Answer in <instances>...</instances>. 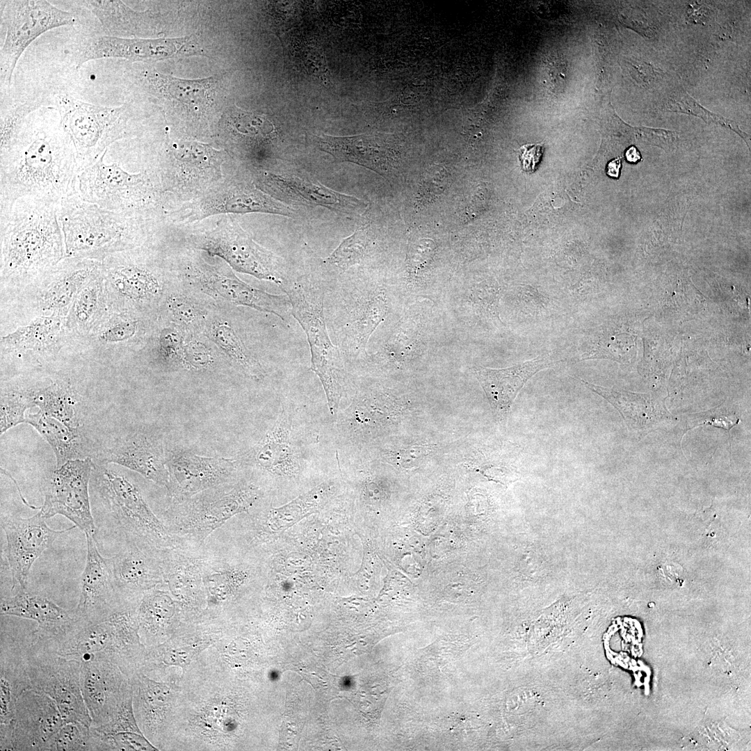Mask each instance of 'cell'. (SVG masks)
Returning <instances> with one entry per match:
<instances>
[{
    "mask_svg": "<svg viewBox=\"0 0 751 751\" xmlns=\"http://www.w3.org/2000/svg\"><path fill=\"white\" fill-rule=\"evenodd\" d=\"M78 174L75 151L60 122H26L13 146L0 156V217L22 197L60 202L75 191Z\"/></svg>",
    "mask_w": 751,
    "mask_h": 751,
    "instance_id": "1",
    "label": "cell"
},
{
    "mask_svg": "<svg viewBox=\"0 0 751 751\" xmlns=\"http://www.w3.org/2000/svg\"><path fill=\"white\" fill-rule=\"evenodd\" d=\"M60 202L22 197L0 217V293L38 280L66 257Z\"/></svg>",
    "mask_w": 751,
    "mask_h": 751,
    "instance_id": "2",
    "label": "cell"
},
{
    "mask_svg": "<svg viewBox=\"0 0 751 751\" xmlns=\"http://www.w3.org/2000/svg\"><path fill=\"white\" fill-rule=\"evenodd\" d=\"M58 218L66 257L100 261L147 245L158 226V218L102 208L83 200L76 189L60 200Z\"/></svg>",
    "mask_w": 751,
    "mask_h": 751,
    "instance_id": "3",
    "label": "cell"
},
{
    "mask_svg": "<svg viewBox=\"0 0 751 751\" xmlns=\"http://www.w3.org/2000/svg\"><path fill=\"white\" fill-rule=\"evenodd\" d=\"M102 271V261L65 257L32 284L1 299V333L40 316L66 318L76 296Z\"/></svg>",
    "mask_w": 751,
    "mask_h": 751,
    "instance_id": "4",
    "label": "cell"
},
{
    "mask_svg": "<svg viewBox=\"0 0 751 751\" xmlns=\"http://www.w3.org/2000/svg\"><path fill=\"white\" fill-rule=\"evenodd\" d=\"M280 286L289 299L291 315L306 334L311 353L310 369L318 377L329 410L335 416L345 394L346 375L341 353L328 331L325 287L306 276L286 277Z\"/></svg>",
    "mask_w": 751,
    "mask_h": 751,
    "instance_id": "5",
    "label": "cell"
},
{
    "mask_svg": "<svg viewBox=\"0 0 751 751\" xmlns=\"http://www.w3.org/2000/svg\"><path fill=\"white\" fill-rule=\"evenodd\" d=\"M31 644L62 657L81 662L92 657L106 659L125 674L135 667L141 650L134 612L121 609L95 623L82 620L66 633Z\"/></svg>",
    "mask_w": 751,
    "mask_h": 751,
    "instance_id": "6",
    "label": "cell"
},
{
    "mask_svg": "<svg viewBox=\"0 0 751 751\" xmlns=\"http://www.w3.org/2000/svg\"><path fill=\"white\" fill-rule=\"evenodd\" d=\"M106 150L79 172L76 191L80 197L111 211L158 216L163 191L156 172L132 173L118 163H107Z\"/></svg>",
    "mask_w": 751,
    "mask_h": 751,
    "instance_id": "7",
    "label": "cell"
},
{
    "mask_svg": "<svg viewBox=\"0 0 751 751\" xmlns=\"http://www.w3.org/2000/svg\"><path fill=\"white\" fill-rule=\"evenodd\" d=\"M60 124L70 139L79 172L99 159L114 142L129 134L126 105L93 104L61 94L55 98Z\"/></svg>",
    "mask_w": 751,
    "mask_h": 751,
    "instance_id": "8",
    "label": "cell"
},
{
    "mask_svg": "<svg viewBox=\"0 0 751 751\" xmlns=\"http://www.w3.org/2000/svg\"><path fill=\"white\" fill-rule=\"evenodd\" d=\"M94 485L104 506L129 542L155 548L168 544L170 533L129 478L106 465H94Z\"/></svg>",
    "mask_w": 751,
    "mask_h": 751,
    "instance_id": "9",
    "label": "cell"
},
{
    "mask_svg": "<svg viewBox=\"0 0 751 751\" xmlns=\"http://www.w3.org/2000/svg\"><path fill=\"white\" fill-rule=\"evenodd\" d=\"M146 245L111 254L102 261L108 309L142 315L160 299L162 283Z\"/></svg>",
    "mask_w": 751,
    "mask_h": 751,
    "instance_id": "10",
    "label": "cell"
},
{
    "mask_svg": "<svg viewBox=\"0 0 751 751\" xmlns=\"http://www.w3.org/2000/svg\"><path fill=\"white\" fill-rule=\"evenodd\" d=\"M76 17L44 0L1 1V29L5 38L0 50L1 86H10L17 63L27 47L46 31L74 26Z\"/></svg>",
    "mask_w": 751,
    "mask_h": 751,
    "instance_id": "11",
    "label": "cell"
},
{
    "mask_svg": "<svg viewBox=\"0 0 751 751\" xmlns=\"http://www.w3.org/2000/svg\"><path fill=\"white\" fill-rule=\"evenodd\" d=\"M22 650L31 688L54 700L64 723L79 722L91 727L92 719L81 689L80 662L31 643Z\"/></svg>",
    "mask_w": 751,
    "mask_h": 751,
    "instance_id": "12",
    "label": "cell"
},
{
    "mask_svg": "<svg viewBox=\"0 0 751 751\" xmlns=\"http://www.w3.org/2000/svg\"><path fill=\"white\" fill-rule=\"evenodd\" d=\"M197 247L224 259L235 270L279 286L286 274L280 259L256 243L231 217L197 239Z\"/></svg>",
    "mask_w": 751,
    "mask_h": 751,
    "instance_id": "13",
    "label": "cell"
},
{
    "mask_svg": "<svg viewBox=\"0 0 751 751\" xmlns=\"http://www.w3.org/2000/svg\"><path fill=\"white\" fill-rule=\"evenodd\" d=\"M171 160L154 170L163 193L199 197L220 182L225 152L197 142L175 144Z\"/></svg>",
    "mask_w": 751,
    "mask_h": 751,
    "instance_id": "14",
    "label": "cell"
},
{
    "mask_svg": "<svg viewBox=\"0 0 751 751\" xmlns=\"http://www.w3.org/2000/svg\"><path fill=\"white\" fill-rule=\"evenodd\" d=\"M64 722L56 702L32 688L22 692L13 719L1 725V750H51Z\"/></svg>",
    "mask_w": 751,
    "mask_h": 751,
    "instance_id": "15",
    "label": "cell"
},
{
    "mask_svg": "<svg viewBox=\"0 0 751 751\" xmlns=\"http://www.w3.org/2000/svg\"><path fill=\"white\" fill-rule=\"evenodd\" d=\"M95 464L89 457L72 460L52 473L45 490L40 512L49 519L57 515L71 521L85 535H94L96 527L89 497V483Z\"/></svg>",
    "mask_w": 751,
    "mask_h": 751,
    "instance_id": "16",
    "label": "cell"
},
{
    "mask_svg": "<svg viewBox=\"0 0 751 751\" xmlns=\"http://www.w3.org/2000/svg\"><path fill=\"white\" fill-rule=\"evenodd\" d=\"M73 353L66 318L40 316L1 333V360L26 361L42 366Z\"/></svg>",
    "mask_w": 751,
    "mask_h": 751,
    "instance_id": "17",
    "label": "cell"
},
{
    "mask_svg": "<svg viewBox=\"0 0 751 751\" xmlns=\"http://www.w3.org/2000/svg\"><path fill=\"white\" fill-rule=\"evenodd\" d=\"M259 495L252 484L221 486L179 501L176 518L183 531L202 541L235 515L248 512Z\"/></svg>",
    "mask_w": 751,
    "mask_h": 751,
    "instance_id": "18",
    "label": "cell"
},
{
    "mask_svg": "<svg viewBox=\"0 0 751 751\" xmlns=\"http://www.w3.org/2000/svg\"><path fill=\"white\" fill-rule=\"evenodd\" d=\"M189 37L177 39L125 38L111 35L86 37L67 54L76 69L100 58H122L131 62L156 61L172 57L202 54Z\"/></svg>",
    "mask_w": 751,
    "mask_h": 751,
    "instance_id": "19",
    "label": "cell"
},
{
    "mask_svg": "<svg viewBox=\"0 0 751 751\" xmlns=\"http://www.w3.org/2000/svg\"><path fill=\"white\" fill-rule=\"evenodd\" d=\"M82 695L92 719V727L111 720L133 699L130 678L112 662L92 657L80 662Z\"/></svg>",
    "mask_w": 751,
    "mask_h": 751,
    "instance_id": "20",
    "label": "cell"
},
{
    "mask_svg": "<svg viewBox=\"0 0 751 751\" xmlns=\"http://www.w3.org/2000/svg\"><path fill=\"white\" fill-rule=\"evenodd\" d=\"M1 527L6 538V554L11 572L12 589L19 590L26 589L28 576L35 560L59 535L76 526L60 531L51 529L38 512L28 518L4 517Z\"/></svg>",
    "mask_w": 751,
    "mask_h": 751,
    "instance_id": "21",
    "label": "cell"
},
{
    "mask_svg": "<svg viewBox=\"0 0 751 751\" xmlns=\"http://www.w3.org/2000/svg\"><path fill=\"white\" fill-rule=\"evenodd\" d=\"M169 486L177 501L227 484L237 468L236 460L202 456L181 449L166 450Z\"/></svg>",
    "mask_w": 751,
    "mask_h": 751,
    "instance_id": "22",
    "label": "cell"
},
{
    "mask_svg": "<svg viewBox=\"0 0 751 751\" xmlns=\"http://www.w3.org/2000/svg\"><path fill=\"white\" fill-rule=\"evenodd\" d=\"M178 216L182 220H200L218 214L267 213L292 216L294 211L256 187L220 183L184 206Z\"/></svg>",
    "mask_w": 751,
    "mask_h": 751,
    "instance_id": "23",
    "label": "cell"
},
{
    "mask_svg": "<svg viewBox=\"0 0 751 751\" xmlns=\"http://www.w3.org/2000/svg\"><path fill=\"white\" fill-rule=\"evenodd\" d=\"M86 564L81 576V594L74 610L82 620L95 623L103 621L127 607L115 583L108 558L103 557L96 545L94 535L86 534Z\"/></svg>",
    "mask_w": 751,
    "mask_h": 751,
    "instance_id": "24",
    "label": "cell"
},
{
    "mask_svg": "<svg viewBox=\"0 0 751 751\" xmlns=\"http://www.w3.org/2000/svg\"><path fill=\"white\" fill-rule=\"evenodd\" d=\"M335 324L341 353L357 356L364 351L369 339L387 315L389 303L385 292L375 291L363 296H344Z\"/></svg>",
    "mask_w": 751,
    "mask_h": 751,
    "instance_id": "25",
    "label": "cell"
},
{
    "mask_svg": "<svg viewBox=\"0 0 751 751\" xmlns=\"http://www.w3.org/2000/svg\"><path fill=\"white\" fill-rule=\"evenodd\" d=\"M103 461L126 467L168 488L166 450L161 437L152 431L140 429L118 437L104 451Z\"/></svg>",
    "mask_w": 751,
    "mask_h": 751,
    "instance_id": "26",
    "label": "cell"
},
{
    "mask_svg": "<svg viewBox=\"0 0 751 751\" xmlns=\"http://www.w3.org/2000/svg\"><path fill=\"white\" fill-rule=\"evenodd\" d=\"M192 276L205 291L234 305L274 314L286 322L291 315V303L286 295L271 294L255 288L232 273H225L213 268L201 266L193 269Z\"/></svg>",
    "mask_w": 751,
    "mask_h": 751,
    "instance_id": "27",
    "label": "cell"
},
{
    "mask_svg": "<svg viewBox=\"0 0 751 751\" xmlns=\"http://www.w3.org/2000/svg\"><path fill=\"white\" fill-rule=\"evenodd\" d=\"M554 364L549 355L504 369L477 367L474 374L488 399L495 419L506 423L511 405L525 383L535 373Z\"/></svg>",
    "mask_w": 751,
    "mask_h": 751,
    "instance_id": "28",
    "label": "cell"
},
{
    "mask_svg": "<svg viewBox=\"0 0 751 751\" xmlns=\"http://www.w3.org/2000/svg\"><path fill=\"white\" fill-rule=\"evenodd\" d=\"M1 614L29 619L38 623L31 638L42 640L63 635L81 620L70 611L43 596L19 590L1 601Z\"/></svg>",
    "mask_w": 751,
    "mask_h": 751,
    "instance_id": "29",
    "label": "cell"
},
{
    "mask_svg": "<svg viewBox=\"0 0 751 751\" xmlns=\"http://www.w3.org/2000/svg\"><path fill=\"white\" fill-rule=\"evenodd\" d=\"M24 378L15 382L27 394L33 406L45 414L79 429L80 396L68 377L54 375Z\"/></svg>",
    "mask_w": 751,
    "mask_h": 751,
    "instance_id": "30",
    "label": "cell"
},
{
    "mask_svg": "<svg viewBox=\"0 0 751 751\" xmlns=\"http://www.w3.org/2000/svg\"><path fill=\"white\" fill-rule=\"evenodd\" d=\"M293 419L289 409L281 406L272 427L255 449L253 461L273 476L296 478L302 471L300 457L293 442Z\"/></svg>",
    "mask_w": 751,
    "mask_h": 751,
    "instance_id": "31",
    "label": "cell"
},
{
    "mask_svg": "<svg viewBox=\"0 0 751 751\" xmlns=\"http://www.w3.org/2000/svg\"><path fill=\"white\" fill-rule=\"evenodd\" d=\"M316 140L318 147L330 154L335 161L355 163L381 175H388L396 163L390 144L380 136L342 137L322 134Z\"/></svg>",
    "mask_w": 751,
    "mask_h": 751,
    "instance_id": "32",
    "label": "cell"
},
{
    "mask_svg": "<svg viewBox=\"0 0 751 751\" xmlns=\"http://www.w3.org/2000/svg\"><path fill=\"white\" fill-rule=\"evenodd\" d=\"M145 331L144 320L140 314L108 309L92 331L76 343L75 352L108 357L138 341Z\"/></svg>",
    "mask_w": 751,
    "mask_h": 751,
    "instance_id": "33",
    "label": "cell"
},
{
    "mask_svg": "<svg viewBox=\"0 0 751 751\" xmlns=\"http://www.w3.org/2000/svg\"><path fill=\"white\" fill-rule=\"evenodd\" d=\"M583 384L603 397L620 412L629 430L643 435L659 428L665 422L675 420L663 403L647 394L606 388L584 380Z\"/></svg>",
    "mask_w": 751,
    "mask_h": 751,
    "instance_id": "34",
    "label": "cell"
},
{
    "mask_svg": "<svg viewBox=\"0 0 751 751\" xmlns=\"http://www.w3.org/2000/svg\"><path fill=\"white\" fill-rule=\"evenodd\" d=\"M150 549L129 542L124 549L108 558L114 583L121 597L144 593L161 581V565L149 552Z\"/></svg>",
    "mask_w": 751,
    "mask_h": 751,
    "instance_id": "35",
    "label": "cell"
},
{
    "mask_svg": "<svg viewBox=\"0 0 751 751\" xmlns=\"http://www.w3.org/2000/svg\"><path fill=\"white\" fill-rule=\"evenodd\" d=\"M108 310L102 271L78 292L66 317V327L74 346L86 337Z\"/></svg>",
    "mask_w": 751,
    "mask_h": 751,
    "instance_id": "36",
    "label": "cell"
},
{
    "mask_svg": "<svg viewBox=\"0 0 751 751\" xmlns=\"http://www.w3.org/2000/svg\"><path fill=\"white\" fill-rule=\"evenodd\" d=\"M264 178L266 181V185L271 188L288 194L295 199L344 213L350 214L362 205V202L354 197L339 193L319 183L297 177L266 173Z\"/></svg>",
    "mask_w": 751,
    "mask_h": 751,
    "instance_id": "37",
    "label": "cell"
},
{
    "mask_svg": "<svg viewBox=\"0 0 751 751\" xmlns=\"http://www.w3.org/2000/svg\"><path fill=\"white\" fill-rule=\"evenodd\" d=\"M0 670V725H3L12 722L20 695L31 688L23 650L8 651L1 644Z\"/></svg>",
    "mask_w": 751,
    "mask_h": 751,
    "instance_id": "38",
    "label": "cell"
},
{
    "mask_svg": "<svg viewBox=\"0 0 751 751\" xmlns=\"http://www.w3.org/2000/svg\"><path fill=\"white\" fill-rule=\"evenodd\" d=\"M26 423L32 426L47 442L55 455L56 468L72 460L86 458L79 429L40 411L28 414Z\"/></svg>",
    "mask_w": 751,
    "mask_h": 751,
    "instance_id": "39",
    "label": "cell"
},
{
    "mask_svg": "<svg viewBox=\"0 0 751 751\" xmlns=\"http://www.w3.org/2000/svg\"><path fill=\"white\" fill-rule=\"evenodd\" d=\"M336 491V483L326 481L286 505L271 509L268 516V526L273 531H279L308 515L318 512L333 498Z\"/></svg>",
    "mask_w": 751,
    "mask_h": 751,
    "instance_id": "40",
    "label": "cell"
},
{
    "mask_svg": "<svg viewBox=\"0 0 751 751\" xmlns=\"http://www.w3.org/2000/svg\"><path fill=\"white\" fill-rule=\"evenodd\" d=\"M144 77L147 88L153 94L175 99L194 110L197 111L210 103L209 90L211 81L209 79L183 80L154 71L146 72Z\"/></svg>",
    "mask_w": 751,
    "mask_h": 751,
    "instance_id": "41",
    "label": "cell"
},
{
    "mask_svg": "<svg viewBox=\"0 0 751 751\" xmlns=\"http://www.w3.org/2000/svg\"><path fill=\"white\" fill-rule=\"evenodd\" d=\"M210 334L230 362L245 376L254 380L264 377L265 371L261 364L228 323H216L210 329Z\"/></svg>",
    "mask_w": 751,
    "mask_h": 751,
    "instance_id": "42",
    "label": "cell"
},
{
    "mask_svg": "<svg viewBox=\"0 0 751 751\" xmlns=\"http://www.w3.org/2000/svg\"><path fill=\"white\" fill-rule=\"evenodd\" d=\"M174 606L172 599L159 590H150L143 593L137 610L139 631L147 638L158 634L172 617Z\"/></svg>",
    "mask_w": 751,
    "mask_h": 751,
    "instance_id": "43",
    "label": "cell"
},
{
    "mask_svg": "<svg viewBox=\"0 0 751 751\" xmlns=\"http://www.w3.org/2000/svg\"><path fill=\"white\" fill-rule=\"evenodd\" d=\"M33 406L27 394L13 380L1 387L0 434L26 423V411Z\"/></svg>",
    "mask_w": 751,
    "mask_h": 751,
    "instance_id": "44",
    "label": "cell"
},
{
    "mask_svg": "<svg viewBox=\"0 0 751 751\" xmlns=\"http://www.w3.org/2000/svg\"><path fill=\"white\" fill-rule=\"evenodd\" d=\"M44 101L30 100L1 111L0 121V156L6 154L17 141L27 116L41 107Z\"/></svg>",
    "mask_w": 751,
    "mask_h": 751,
    "instance_id": "45",
    "label": "cell"
},
{
    "mask_svg": "<svg viewBox=\"0 0 751 751\" xmlns=\"http://www.w3.org/2000/svg\"><path fill=\"white\" fill-rule=\"evenodd\" d=\"M369 239L367 230L360 227L344 239L327 258V261L343 271L359 264L364 258Z\"/></svg>",
    "mask_w": 751,
    "mask_h": 751,
    "instance_id": "46",
    "label": "cell"
},
{
    "mask_svg": "<svg viewBox=\"0 0 751 751\" xmlns=\"http://www.w3.org/2000/svg\"><path fill=\"white\" fill-rule=\"evenodd\" d=\"M238 114L232 117L227 124L232 138L260 140L271 135L273 126L265 118L244 112Z\"/></svg>",
    "mask_w": 751,
    "mask_h": 751,
    "instance_id": "47",
    "label": "cell"
},
{
    "mask_svg": "<svg viewBox=\"0 0 751 751\" xmlns=\"http://www.w3.org/2000/svg\"><path fill=\"white\" fill-rule=\"evenodd\" d=\"M247 579L248 574L245 570L229 567L207 574L203 581L209 594L220 599L236 591Z\"/></svg>",
    "mask_w": 751,
    "mask_h": 751,
    "instance_id": "48",
    "label": "cell"
},
{
    "mask_svg": "<svg viewBox=\"0 0 751 751\" xmlns=\"http://www.w3.org/2000/svg\"><path fill=\"white\" fill-rule=\"evenodd\" d=\"M667 106L670 111L691 113L703 118L706 122L720 124L736 132L745 142L749 141V136L742 131L734 121L716 115L702 108L688 94L679 93L668 101Z\"/></svg>",
    "mask_w": 751,
    "mask_h": 751,
    "instance_id": "49",
    "label": "cell"
},
{
    "mask_svg": "<svg viewBox=\"0 0 751 751\" xmlns=\"http://www.w3.org/2000/svg\"><path fill=\"white\" fill-rule=\"evenodd\" d=\"M183 346L181 334L175 328H165L159 334L154 358L165 366L181 365Z\"/></svg>",
    "mask_w": 751,
    "mask_h": 751,
    "instance_id": "50",
    "label": "cell"
},
{
    "mask_svg": "<svg viewBox=\"0 0 751 751\" xmlns=\"http://www.w3.org/2000/svg\"><path fill=\"white\" fill-rule=\"evenodd\" d=\"M90 729L79 722L64 723L53 741L51 750H89Z\"/></svg>",
    "mask_w": 751,
    "mask_h": 751,
    "instance_id": "51",
    "label": "cell"
},
{
    "mask_svg": "<svg viewBox=\"0 0 751 751\" xmlns=\"http://www.w3.org/2000/svg\"><path fill=\"white\" fill-rule=\"evenodd\" d=\"M740 419L732 412H727L722 407H718L705 412L689 416L687 430L699 426H712L727 430L728 432L738 423Z\"/></svg>",
    "mask_w": 751,
    "mask_h": 751,
    "instance_id": "52",
    "label": "cell"
},
{
    "mask_svg": "<svg viewBox=\"0 0 751 751\" xmlns=\"http://www.w3.org/2000/svg\"><path fill=\"white\" fill-rule=\"evenodd\" d=\"M213 362L211 350L202 342L196 340L184 344L181 366L195 371L209 369Z\"/></svg>",
    "mask_w": 751,
    "mask_h": 751,
    "instance_id": "53",
    "label": "cell"
},
{
    "mask_svg": "<svg viewBox=\"0 0 751 751\" xmlns=\"http://www.w3.org/2000/svg\"><path fill=\"white\" fill-rule=\"evenodd\" d=\"M168 581L172 592L179 595H182V592L195 591L201 580L195 566L179 565L168 572Z\"/></svg>",
    "mask_w": 751,
    "mask_h": 751,
    "instance_id": "54",
    "label": "cell"
},
{
    "mask_svg": "<svg viewBox=\"0 0 751 751\" xmlns=\"http://www.w3.org/2000/svg\"><path fill=\"white\" fill-rule=\"evenodd\" d=\"M167 308L177 321L186 325L193 324L198 320L200 314L193 303L182 297L169 298Z\"/></svg>",
    "mask_w": 751,
    "mask_h": 751,
    "instance_id": "55",
    "label": "cell"
},
{
    "mask_svg": "<svg viewBox=\"0 0 751 751\" xmlns=\"http://www.w3.org/2000/svg\"><path fill=\"white\" fill-rule=\"evenodd\" d=\"M429 451L428 447L414 446L398 451H385L382 455L390 463L405 467L419 463Z\"/></svg>",
    "mask_w": 751,
    "mask_h": 751,
    "instance_id": "56",
    "label": "cell"
},
{
    "mask_svg": "<svg viewBox=\"0 0 751 751\" xmlns=\"http://www.w3.org/2000/svg\"><path fill=\"white\" fill-rule=\"evenodd\" d=\"M434 243L430 240L422 239L414 244L409 255V262L412 270L417 271L423 267L432 257Z\"/></svg>",
    "mask_w": 751,
    "mask_h": 751,
    "instance_id": "57",
    "label": "cell"
},
{
    "mask_svg": "<svg viewBox=\"0 0 751 751\" xmlns=\"http://www.w3.org/2000/svg\"><path fill=\"white\" fill-rule=\"evenodd\" d=\"M541 143L526 144L519 148V161L525 172H533L540 162L543 153Z\"/></svg>",
    "mask_w": 751,
    "mask_h": 751,
    "instance_id": "58",
    "label": "cell"
},
{
    "mask_svg": "<svg viewBox=\"0 0 751 751\" xmlns=\"http://www.w3.org/2000/svg\"><path fill=\"white\" fill-rule=\"evenodd\" d=\"M621 168L620 158H617L609 162L607 166V174L611 177H618Z\"/></svg>",
    "mask_w": 751,
    "mask_h": 751,
    "instance_id": "59",
    "label": "cell"
},
{
    "mask_svg": "<svg viewBox=\"0 0 751 751\" xmlns=\"http://www.w3.org/2000/svg\"><path fill=\"white\" fill-rule=\"evenodd\" d=\"M627 160L631 163H637L641 159L638 150L634 147H630L625 153Z\"/></svg>",
    "mask_w": 751,
    "mask_h": 751,
    "instance_id": "60",
    "label": "cell"
}]
</instances>
